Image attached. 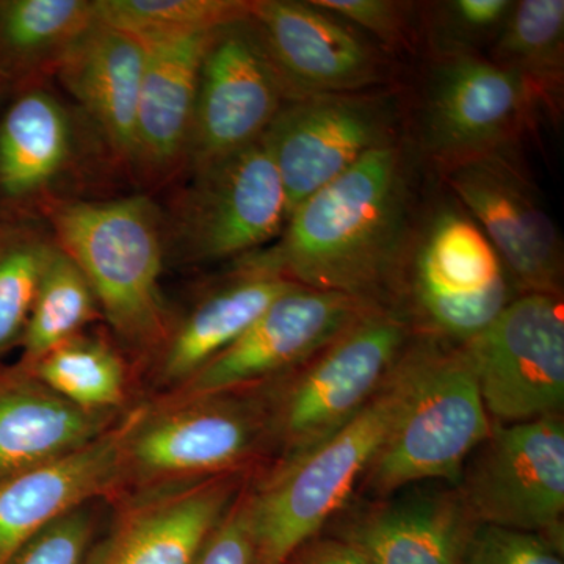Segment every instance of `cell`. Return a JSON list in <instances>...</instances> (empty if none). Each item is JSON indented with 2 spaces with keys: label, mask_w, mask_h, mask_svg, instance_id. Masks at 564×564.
<instances>
[{
  "label": "cell",
  "mask_w": 564,
  "mask_h": 564,
  "mask_svg": "<svg viewBox=\"0 0 564 564\" xmlns=\"http://www.w3.org/2000/svg\"><path fill=\"white\" fill-rule=\"evenodd\" d=\"M421 165L408 137L369 152L300 204L272 243L234 263L388 307L425 195Z\"/></svg>",
  "instance_id": "cell-1"
},
{
  "label": "cell",
  "mask_w": 564,
  "mask_h": 564,
  "mask_svg": "<svg viewBox=\"0 0 564 564\" xmlns=\"http://www.w3.org/2000/svg\"><path fill=\"white\" fill-rule=\"evenodd\" d=\"M433 345V339L415 336L383 388L347 425L299 458L256 473L248 486L252 564H284L350 502L413 399Z\"/></svg>",
  "instance_id": "cell-2"
},
{
  "label": "cell",
  "mask_w": 564,
  "mask_h": 564,
  "mask_svg": "<svg viewBox=\"0 0 564 564\" xmlns=\"http://www.w3.org/2000/svg\"><path fill=\"white\" fill-rule=\"evenodd\" d=\"M55 243L87 276L111 337L135 377L169 336L174 315L161 289L165 223L150 196L36 204Z\"/></svg>",
  "instance_id": "cell-3"
},
{
  "label": "cell",
  "mask_w": 564,
  "mask_h": 564,
  "mask_svg": "<svg viewBox=\"0 0 564 564\" xmlns=\"http://www.w3.org/2000/svg\"><path fill=\"white\" fill-rule=\"evenodd\" d=\"M273 458L259 388L191 399L152 397L122 419L109 505L218 475L263 469Z\"/></svg>",
  "instance_id": "cell-4"
},
{
  "label": "cell",
  "mask_w": 564,
  "mask_h": 564,
  "mask_svg": "<svg viewBox=\"0 0 564 564\" xmlns=\"http://www.w3.org/2000/svg\"><path fill=\"white\" fill-rule=\"evenodd\" d=\"M522 295L473 215L440 182L423 195L389 291L414 336L463 345Z\"/></svg>",
  "instance_id": "cell-5"
},
{
  "label": "cell",
  "mask_w": 564,
  "mask_h": 564,
  "mask_svg": "<svg viewBox=\"0 0 564 564\" xmlns=\"http://www.w3.org/2000/svg\"><path fill=\"white\" fill-rule=\"evenodd\" d=\"M414 337L399 314L373 307L291 373L259 386L272 434L270 464L299 458L347 425L383 388Z\"/></svg>",
  "instance_id": "cell-6"
},
{
  "label": "cell",
  "mask_w": 564,
  "mask_h": 564,
  "mask_svg": "<svg viewBox=\"0 0 564 564\" xmlns=\"http://www.w3.org/2000/svg\"><path fill=\"white\" fill-rule=\"evenodd\" d=\"M491 429L466 348L434 340L413 399L352 497L378 499L425 481L456 484L464 463Z\"/></svg>",
  "instance_id": "cell-7"
},
{
  "label": "cell",
  "mask_w": 564,
  "mask_h": 564,
  "mask_svg": "<svg viewBox=\"0 0 564 564\" xmlns=\"http://www.w3.org/2000/svg\"><path fill=\"white\" fill-rule=\"evenodd\" d=\"M541 115L524 82L485 55L432 58L410 141L422 162L441 173L485 155L518 151Z\"/></svg>",
  "instance_id": "cell-8"
},
{
  "label": "cell",
  "mask_w": 564,
  "mask_h": 564,
  "mask_svg": "<svg viewBox=\"0 0 564 564\" xmlns=\"http://www.w3.org/2000/svg\"><path fill=\"white\" fill-rule=\"evenodd\" d=\"M288 196L263 140L191 173L165 223L166 250L187 263L232 261L276 239Z\"/></svg>",
  "instance_id": "cell-9"
},
{
  "label": "cell",
  "mask_w": 564,
  "mask_h": 564,
  "mask_svg": "<svg viewBox=\"0 0 564 564\" xmlns=\"http://www.w3.org/2000/svg\"><path fill=\"white\" fill-rule=\"evenodd\" d=\"M403 126L402 96L388 87L285 104L262 140L284 185L289 217L364 155L406 139Z\"/></svg>",
  "instance_id": "cell-10"
},
{
  "label": "cell",
  "mask_w": 564,
  "mask_h": 564,
  "mask_svg": "<svg viewBox=\"0 0 564 564\" xmlns=\"http://www.w3.org/2000/svg\"><path fill=\"white\" fill-rule=\"evenodd\" d=\"M480 524L536 533L564 551V417L496 423L454 484Z\"/></svg>",
  "instance_id": "cell-11"
},
{
  "label": "cell",
  "mask_w": 564,
  "mask_h": 564,
  "mask_svg": "<svg viewBox=\"0 0 564 564\" xmlns=\"http://www.w3.org/2000/svg\"><path fill=\"white\" fill-rule=\"evenodd\" d=\"M496 423L563 415V296L524 293L463 344Z\"/></svg>",
  "instance_id": "cell-12"
},
{
  "label": "cell",
  "mask_w": 564,
  "mask_h": 564,
  "mask_svg": "<svg viewBox=\"0 0 564 564\" xmlns=\"http://www.w3.org/2000/svg\"><path fill=\"white\" fill-rule=\"evenodd\" d=\"M437 174L484 229L522 295L563 296L562 234L518 151L485 155Z\"/></svg>",
  "instance_id": "cell-13"
},
{
  "label": "cell",
  "mask_w": 564,
  "mask_h": 564,
  "mask_svg": "<svg viewBox=\"0 0 564 564\" xmlns=\"http://www.w3.org/2000/svg\"><path fill=\"white\" fill-rule=\"evenodd\" d=\"M292 101L250 14L210 35L199 68L188 174L261 140Z\"/></svg>",
  "instance_id": "cell-14"
},
{
  "label": "cell",
  "mask_w": 564,
  "mask_h": 564,
  "mask_svg": "<svg viewBox=\"0 0 564 564\" xmlns=\"http://www.w3.org/2000/svg\"><path fill=\"white\" fill-rule=\"evenodd\" d=\"M373 307L380 306L293 284L236 343L180 388L158 397L191 399L270 383L313 358Z\"/></svg>",
  "instance_id": "cell-15"
},
{
  "label": "cell",
  "mask_w": 564,
  "mask_h": 564,
  "mask_svg": "<svg viewBox=\"0 0 564 564\" xmlns=\"http://www.w3.org/2000/svg\"><path fill=\"white\" fill-rule=\"evenodd\" d=\"M250 18L292 101L378 90L392 79L388 52L313 0H251Z\"/></svg>",
  "instance_id": "cell-16"
},
{
  "label": "cell",
  "mask_w": 564,
  "mask_h": 564,
  "mask_svg": "<svg viewBox=\"0 0 564 564\" xmlns=\"http://www.w3.org/2000/svg\"><path fill=\"white\" fill-rule=\"evenodd\" d=\"M478 525L454 484L425 481L378 499L352 497L322 532L370 564H462Z\"/></svg>",
  "instance_id": "cell-17"
},
{
  "label": "cell",
  "mask_w": 564,
  "mask_h": 564,
  "mask_svg": "<svg viewBox=\"0 0 564 564\" xmlns=\"http://www.w3.org/2000/svg\"><path fill=\"white\" fill-rule=\"evenodd\" d=\"M258 470L218 475L111 503L110 532L95 545L87 564H195Z\"/></svg>",
  "instance_id": "cell-18"
},
{
  "label": "cell",
  "mask_w": 564,
  "mask_h": 564,
  "mask_svg": "<svg viewBox=\"0 0 564 564\" xmlns=\"http://www.w3.org/2000/svg\"><path fill=\"white\" fill-rule=\"evenodd\" d=\"M295 282L278 274L232 263L187 313L174 317L165 343L137 377H143L151 397L163 395L236 343L261 317L263 311Z\"/></svg>",
  "instance_id": "cell-19"
},
{
  "label": "cell",
  "mask_w": 564,
  "mask_h": 564,
  "mask_svg": "<svg viewBox=\"0 0 564 564\" xmlns=\"http://www.w3.org/2000/svg\"><path fill=\"white\" fill-rule=\"evenodd\" d=\"M212 33L144 43L131 169L147 184H166L185 170L199 68Z\"/></svg>",
  "instance_id": "cell-20"
},
{
  "label": "cell",
  "mask_w": 564,
  "mask_h": 564,
  "mask_svg": "<svg viewBox=\"0 0 564 564\" xmlns=\"http://www.w3.org/2000/svg\"><path fill=\"white\" fill-rule=\"evenodd\" d=\"M122 419L77 451L0 477V564L9 563L33 534L74 508L93 500L109 502Z\"/></svg>",
  "instance_id": "cell-21"
},
{
  "label": "cell",
  "mask_w": 564,
  "mask_h": 564,
  "mask_svg": "<svg viewBox=\"0 0 564 564\" xmlns=\"http://www.w3.org/2000/svg\"><path fill=\"white\" fill-rule=\"evenodd\" d=\"M144 63L143 41L98 18L55 73L102 137L111 158L129 169Z\"/></svg>",
  "instance_id": "cell-22"
},
{
  "label": "cell",
  "mask_w": 564,
  "mask_h": 564,
  "mask_svg": "<svg viewBox=\"0 0 564 564\" xmlns=\"http://www.w3.org/2000/svg\"><path fill=\"white\" fill-rule=\"evenodd\" d=\"M124 414L82 410L20 364L0 362V477L93 443Z\"/></svg>",
  "instance_id": "cell-23"
},
{
  "label": "cell",
  "mask_w": 564,
  "mask_h": 564,
  "mask_svg": "<svg viewBox=\"0 0 564 564\" xmlns=\"http://www.w3.org/2000/svg\"><path fill=\"white\" fill-rule=\"evenodd\" d=\"M76 121L41 85L17 91L0 118V195L14 206L39 204L76 155Z\"/></svg>",
  "instance_id": "cell-24"
},
{
  "label": "cell",
  "mask_w": 564,
  "mask_h": 564,
  "mask_svg": "<svg viewBox=\"0 0 564 564\" xmlns=\"http://www.w3.org/2000/svg\"><path fill=\"white\" fill-rule=\"evenodd\" d=\"M96 20L95 0H0V77L13 91L40 85Z\"/></svg>",
  "instance_id": "cell-25"
},
{
  "label": "cell",
  "mask_w": 564,
  "mask_h": 564,
  "mask_svg": "<svg viewBox=\"0 0 564 564\" xmlns=\"http://www.w3.org/2000/svg\"><path fill=\"white\" fill-rule=\"evenodd\" d=\"M24 369L90 413H128L133 406V392L139 389L135 370L120 345L107 334L88 329Z\"/></svg>",
  "instance_id": "cell-26"
},
{
  "label": "cell",
  "mask_w": 564,
  "mask_h": 564,
  "mask_svg": "<svg viewBox=\"0 0 564 564\" xmlns=\"http://www.w3.org/2000/svg\"><path fill=\"white\" fill-rule=\"evenodd\" d=\"M485 57L524 82L544 115L558 118L564 90L563 0H516Z\"/></svg>",
  "instance_id": "cell-27"
},
{
  "label": "cell",
  "mask_w": 564,
  "mask_h": 564,
  "mask_svg": "<svg viewBox=\"0 0 564 564\" xmlns=\"http://www.w3.org/2000/svg\"><path fill=\"white\" fill-rule=\"evenodd\" d=\"M55 251L57 243L43 218L22 209L0 214V356L20 348Z\"/></svg>",
  "instance_id": "cell-28"
},
{
  "label": "cell",
  "mask_w": 564,
  "mask_h": 564,
  "mask_svg": "<svg viewBox=\"0 0 564 564\" xmlns=\"http://www.w3.org/2000/svg\"><path fill=\"white\" fill-rule=\"evenodd\" d=\"M98 321H102L101 306L90 282L57 247L33 300L18 364L32 366L52 348L87 332Z\"/></svg>",
  "instance_id": "cell-29"
},
{
  "label": "cell",
  "mask_w": 564,
  "mask_h": 564,
  "mask_svg": "<svg viewBox=\"0 0 564 564\" xmlns=\"http://www.w3.org/2000/svg\"><path fill=\"white\" fill-rule=\"evenodd\" d=\"M99 20L143 43L206 33L242 20L251 0H95Z\"/></svg>",
  "instance_id": "cell-30"
},
{
  "label": "cell",
  "mask_w": 564,
  "mask_h": 564,
  "mask_svg": "<svg viewBox=\"0 0 564 564\" xmlns=\"http://www.w3.org/2000/svg\"><path fill=\"white\" fill-rule=\"evenodd\" d=\"M514 0H445L421 6V39L430 57L484 55L491 50Z\"/></svg>",
  "instance_id": "cell-31"
},
{
  "label": "cell",
  "mask_w": 564,
  "mask_h": 564,
  "mask_svg": "<svg viewBox=\"0 0 564 564\" xmlns=\"http://www.w3.org/2000/svg\"><path fill=\"white\" fill-rule=\"evenodd\" d=\"M99 502L93 500L44 527L21 545L7 564H87L99 525Z\"/></svg>",
  "instance_id": "cell-32"
},
{
  "label": "cell",
  "mask_w": 564,
  "mask_h": 564,
  "mask_svg": "<svg viewBox=\"0 0 564 564\" xmlns=\"http://www.w3.org/2000/svg\"><path fill=\"white\" fill-rule=\"evenodd\" d=\"M352 28L362 29L388 54L413 51L421 36V7L397 0H313Z\"/></svg>",
  "instance_id": "cell-33"
},
{
  "label": "cell",
  "mask_w": 564,
  "mask_h": 564,
  "mask_svg": "<svg viewBox=\"0 0 564 564\" xmlns=\"http://www.w3.org/2000/svg\"><path fill=\"white\" fill-rule=\"evenodd\" d=\"M462 564H564V551L536 533L480 524Z\"/></svg>",
  "instance_id": "cell-34"
},
{
  "label": "cell",
  "mask_w": 564,
  "mask_h": 564,
  "mask_svg": "<svg viewBox=\"0 0 564 564\" xmlns=\"http://www.w3.org/2000/svg\"><path fill=\"white\" fill-rule=\"evenodd\" d=\"M250 481L223 516L220 524L215 527L195 564H252L254 562L250 499H248Z\"/></svg>",
  "instance_id": "cell-35"
},
{
  "label": "cell",
  "mask_w": 564,
  "mask_h": 564,
  "mask_svg": "<svg viewBox=\"0 0 564 564\" xmlns=\"http://www.w3.org/2000/svg\"><path fill=\"white\" fill-rule=\"evenodd\" d=\"M284 564H370L366 556L339 538L318 533L300 544Z\"/></svg>",
  "instance_id": "cell-36"
},
{
  "label": "cell",
  "mask_w": 564,
  "mask_h": 564,
  "mask_svg": "<svg viewBox=\"0 0 564 564\" xmlns=\"http://www.w3.org/2000/svg\"><path fill=\"white\" fill-rule=\"evenodd\" d=\"M11 91H13V88H11L9 82L3 80L2 77H0V104L3 102V99H6L7 95Z\"/></svg>",
  "instance_id": "cell-37"
}]
</instances>
